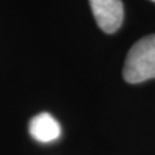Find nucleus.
I'll return each mask as SVG.
<instances>
[{"mask_svg":"<svg viewBox=\"0 0 155 155\" xmlns=\"http://www.w3.org/2000/svg\"><path fill=\"white\" fill-rule=\"evenodd\" d=\"M123 76L130 84L142 83L155 78V34L143 36L129 49Z\"/></svg>","mask_w":155,"mask_h":155,"instance_id":"f257e3e1","label":"nucleus"},{"mask_svg":"<svg viewBox=\"0 0 155 155\" xmlns=\"http://www.w3.org/2000/svg\"><path fill=\"white\" fill-rule=\"evenodd\" d=\"M89 5L98 27L106 34H113L122 26L124 8L122 0H89Z\"/></svg>","mask_w":155,"mask_h":155,"instance_id":"f03ea898","label":"nucleus"},{"mask_svg":"<svg viewBox=\"0 0 155 155\" xmlns=\"http://www.w3.org/2000/svg\"><path fill=\"white\" fill-rule=\"evenodd\" d=\"M30 134L39 142H52L61 136V127L51 114L41 113L30 120Z\"/></svg>","mask_w":155,"mask_h":155,"instance_id":"7ed1b4c3","label":"nucleus"},{"mask_svg":"<svg viewBox=\"0 0 155 155\" xmlns=\"http://www.w3.org/2000/svg\"><path fill=\"white\" fill-rule=\"evenodd\" d=\"M151 2H155V0H151Z\"/></svg>","mask_w":155,"mask_h":155,"instance_id":"20e7f679","label":"nucleus"}]
</instances>
